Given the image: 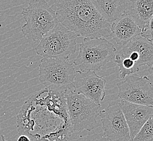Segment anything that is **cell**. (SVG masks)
<instances>
[{
    "mask_svg": "<svg viewBox=\"0 0 153 141\" xmlns=\"http://www.w3.org/2000/svg\"><path fill=\"white\" fill-rule=\"evenodd\" d=\"M17 129L32 141H67L73 133L64 93L45 88L32 95L17 115Z\"/></svg>",
    "mask_w": 153,
    "mask_h": 141,
    "instance_id": "1",
    "label": "cell"
},
{
    "mask_svg": "<svg viewBox=\"0 0 153 141\" xmlns=\"http://www.w3.org/2000/svg\"><path fill=\"white\" fill-rule=\"evenodd\" d=\"M59 23L78 37L110 36L111 24L106 22L90 0H60L55 4Z\"/></svg>",
    "mask_w": 153,
    "mask_h": 141,
    "instance_id": "2",
    "label": "cell"
},
{
    "mask_svg": "<svg viewBox=\"0 0 153 141\" xmlns=\"http://www.w3.org/2000/svg\"><path fill=\"white\" fill-rule=\"evenodd\" d=\"M25 24L21 32L31 41H40L59 24L56 12L44 0L30 1L28 6L22 10Z\"/></svg>",
    "mask_w": 153,
    "mask_h": 141,
    "instance_id": "3",
    "label": "cell"
},
{
    "mask_svg": "<svg viewBox=\"0 0 153 141\" xmlns=\"http://www.w3.org/2000/svg\"><path fill=\"white\" fill-rule=\"evenodd\" d=\"M114 62L118 66L121 79L136 73L144 66L153 68V41L138 35L119 50Z\"/></svg>",
    "mask_w": 153,
    "mask_h": 141,
    "instance_id": "4",
    "label": "cell"
},
{
    "mask_svg": "<svg viewBox=\"0 0 153 141\" xmlns=\"http://www.w3.org/2000/svg\"><path fill=\"white\" fill-rule=\"evenodd\" d=\"M116 52L115 45L105 38H84L74 64L82 72H96L114 62Z\"/></svg>",
    "mask_w": 153,
    "mask_h": 141,
    "instance_id": "5",
    "label": "cell"
},
{
    "mask_svg": "<svg viewBox=\"0 0 153 141\" xmlns=\"http://www.w3.org/2000/svg\"><path fill=\"white\" fill-rule=\"evenodd\" d=\"M65 100L68 115L73 132L83 130L91 131L99 126L97 118L99 116L100 104H98L73 90L66 91Z\"/></svg>",
    "mask_w": 153,
    "mask_h": 141,
    "instance_id": "6",
    "label": "cell"
},
{
    "mask_svg": "<svg viewBox=\"0 0 153 141\" xmlns=\"http://www.w3.org/2000/svg\"><path fill=\"white\" fill-rule=\"evenodd\" d=\"M39 80L45 88L65 93L73 90L76 70L68 58L41 59Z\"/></svg>",
    "mask_w": 153,
    "mask_h": 141,
    "instance_id": "7",
    "label": "cell"
},
{
    "mask_svg": "<svg viewBox=\"0 0 153 141\" xmlns=\"http://www.w3.org/2000/svg\"><path fill=\"white\" fill-rule=\"evenodd\" d=\"M78 36L59 23L40 41L37 55L44 58H68L76 53Z\"/></svg>",
    "mask_w": 153,
    "mask_h": 141,
    "instance_id": "8",
    "label": "cell"
},
{
    "mask_svg": "<svg viewBox=\"0 0 153 141\" xmlns=\"http://www.w3.org/2000/svg\"><path fill=\"white\" fill-rule=\"evenodd\" d=\"M118 96L121 100L130 103L153 106V84L149 77L130 75L117 84Z\"/></svg>",
    "mask_w": 153,
    "mask_h": 141,
    "instance_id": "9",
    "label": "cell"
},
{
    "mask_svg": "<svg viewBox=\"0 0 153 141\" xmlns=\"http://www.w3.org/2000/svg\"><path fill=\"white\" fill-rule=\"evenodd\" d=\"M104 137L109 141H129V127L120 103L113 102L99 112Z\"/></svg>",
    "mask_w": 153,
    "mask_h": 141,
    "instance_id": "10",
    "label": "cell"
},
{
    "mask_svg": "<svg viewBox=\"0 0 153 141\" xmlns=\"http://www.w3.org/2000/svg\"><path fill=\"white\" fill-rule=\"evenodd\" d=\"M106 83L104 77L98 76L94 71L82 72L76 70L73 91L78 94L85 96L96 104H100L106 95Z\"/></svg>",
    "mask_w": 153,
    "mask_h": 141,
    "instance_id": "11",
    "label": "cell"
},
{
    "mask_svg": "<svg viewBox=\"0 0 153 141\" xmlns=\"http://www.w3.org/2000/svg\"><path fill=\"white\" fill-rule=\"evenodd\" d=\"M119 103L129 129L131 141L147 121L153 117V106L139 105L124 100H121Z\"/></svg>",
    "mask_w": 153,
    "mask_h": 141,
    "instance_id": "12",
    "label": "cell"
},
{
    "mask_svg": "<svg viewBox=\"0 0 153 141\" xmlns=\"http://www.w3.org/2000/svg\"><path fill=\"white\" fill-rule=\"evenodd\" d=\"M141 30L133 19L126 14L111 24L110 38L120 45H126L132 39L140 35Z\"/></svg>",
    "mask_w": 153,
    "mask_h": 141,
    "instance_id": "13",
    "label": "cell"
},
{
    "mask_svg": "<svg viewBox=\"0 0 153 141\" xmlns=\"http://www.w3.org/2000/svg\"><path fill=\"white\" fill-rule=\"evenodd\" d=\"M125 14L142 30L153 21V0H127Z\"/></svg>",
    "mask_w": 153,
    "mask_h": 141,
    "instance_id": "14",
    "label": "cell"
},
{
    "mask_svg": "<svg viewBox=\"0 0 153 141\" xmlns=\"http://www.w3.org/2000/svg\"><path fill=\"white\" fill-rule=\"evenodd\" d=\"M127 1V0H92V2L102 18L111 24L125 14Z\"/></svg>",
    "mask_w": 153,
    "mask_h": 141,
    "instance_id": "15",
    "label": "cell"
},
{
    "mask_svg": "<svg viewBox=\"0 0 153 141\" xmlns=\"http://www.w3.org/2000/svg\"><path fill=\"white\" fill-rule=\"evenodd\" d=\"M153 117L147 121L133 140L130 141H153Z\"/></svg>",
    "mask_w": 153,
    "mask_h": 141,
    "instance_id": "16",
    "label": "cell"
},
{
    "mask_svg": "<svg viewBox=\"0 0 153 141\" xmlns=\"http://www.w3.org/2000/svg\"><path fill=\"white\" fill-rule=\"evenodd\" d=\"M140 35L149 40L153 41V21L148 26L141 30Z\"/></svg>",
    "mask_w": 153,
    "mask_h": 141,
    "instance_id": "17",
    "label": "cell"
},
{
    "mask_svg": "<svg viewBox=\"0 0 153 141\" xmlns=\"http://www.w3.org/2000/svg\"><path fill=\"white\" fill-rule=\"evenodd\" d=\"M17 141H31L29 137L25 135H21L19 137Z\"/></svg>",
    "mask_w": 153,
    "mask_h": 141,
    "instance_id": "18",
    "label": "cell"
},
{
    "mask_svg": "<svg viewBox=\"0 0 153 141\" xmlns=\"http://www.w3.org/2000/svg\"><path fill=\"white\" fill-rule=\"evenodd\" d=\"M0 141H7L3 135H0Z\"/></svg>",
    "mask_w": 153,
    "mask_h": 141,
    "instance_id": "19",
    "label": "cell"
},
{
    "mask_svg": "<svg viewBox=\"0 0 153 141\" xmlns=\"http://www.w3.org/2000/svg\"><path fill=\"white\" fill-rule=\"evenodd\" d=\"M0 131H1V128H0Z\"/></svg>",
    "mask_w": 153,
    "mask_h": 141,
    "instance_id": "20",
    "label": "cell"
}]
</instances>
